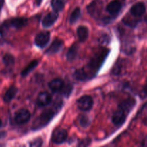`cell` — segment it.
<instances>
[{
	"instance_id": "obj_1",
	"label": "cell",
	"mask_w": 147,
	"mask_h": 147,
	"mask_svg": "<svg viewBox=\"0 0 147 147\" xmlns=\"http://www.w3.org/2000/svg\"><path fill=\"white\" fill-rule=\"evenodd\" d=\"M60 108H61V106L59 105L56 107L45 110L34 121L32 126V130H39V129L47 126L51 121L52 119L54 118V116L57 114V109H60Z\"/></svg>"
},
{
	"instance_id": "obj_2",
	"label": "cell",
	"mask_w": 147,
	"mask_h": 147,
	"mask_svg": "<svg viewBox=\"0 0 147 147\" xmlns=\"http://www.w3.org/2000/svg\"><path fill=\"white\" fill-rule=\"evenodd\" d=\"M77 105L80 110L83 111H87L90 110L93 107V98L89 96H83L78 100Z\"/></svg>"
},
{
	"instance_id": "obj_3",
	"label": "cell",
	"mask_w": 147,
	"mask_h": 147,
	"mask_svg": "<svg viewBox=\"0 0 147 147\" xmlns=\"http://www.w3.org/2000/svg\"><path fill=\"white\" fill-rule=\"evenodd\" d=\"M67 138V133L65 129H55L52 134V142L56 144L64 143Z\"/></svg>"
},
{
	"instance_id": "obj_4",
	"label": "cell",
	"mask_w": 147,
	"mask_h": 147,
	"mask_svg": "<svg viewBox=\"0 0 147 147\" xmlns=\"http://www.w3.org/2000/svg\"><path fill=\"white\" fill-rule=\"evenodd\" d=\"M128 113H126L124 110L119 107V109L115 111L112 116V121L116 126H121L126 121V116H127Z\"/></svg>"
},
{
	"instance_id": "obj_5",
	"label": "cell",
	"mask_w": 147,
	"mask_h": 147,
	"mask_svg": "<svg viewBox=\"0 0 147 147\" xmlns=\"http://www.w3.org/2000/svg\"><path fill=\"white\" fill-rule=\"evenodd\" d=\"M30 111L27 109H20L17 113H15V116H14V120L15 122L18 124H24V123H27L30 119Z\"/></svg>"
},
{
	"instance_id": "obj_6",
	"label": "cell",
	"mask_w": 147,
	"mask_h": 147,
	"mask_svg": "<svg viewBox=\"0 0 147 147\" xmlns=\"http://www.w3.org/2000/svg\"><path fill=\"white\" fill-rule=\"evenodd\" d=\"M103 8V3L100 0H94L88 7V11L91 16L98 17L100 16Z\"/></svg>"
},
{
	"instance_id": "obj_7",
	"label": "cell",
	"mask_w": 147,
	"mask_h": 147,
	"mask_svg": "<svg viewBox=\"0 0 147 147\" xmlns=\"http://www.w3.org/2000/svg\"><path fill=\"white\" fill-rule=\"evenodd\" d=\"M106 55H107V51L106 50H103L100 54L94 56L91 60V61L90 62V64H89L90 67H91L92 69H94V70L99 68L100 66L101 65L103 61L105 60L106 56H107Z\"/></svg>"
},
{
	"instance_id": "obj_8",
	"label": "cell",
	"mask_w": 147,
	"mask_h": 147,
	"mask_svg": "<svg viewBox=\"0 0 147 147\" xmlns=\"http://www.w3.org/2000/svg\"><path fill=\"white\" fill-rule=\"evenodd\" d=\"M50 37V34L49 32H42L36 36L35 40H34L36 45L42 48L49 42Z\"/></svg>"
},
{
	"instance_id": "obj_9",
	"label": "cell",
	"mask_w": 147,
	"mask_h": 147,
	"mask_svg": "<svg viewBox=\"0 0 147 147\" xmlns=\"http://www.w3.org/2000/svg\"><path fill=\"white\" fill-rule=\"evenodd\" d=\"M63 46V42L61 40H59V39H56L54 41L52 42L51 45L47 49V50L45 51V54L49 55H54L55 53H58L60 50L62 49Z\"/></svg>"
},
{
	"instance_id": "obj_10",
	"label": "cell",
	"mask_w": 147,
	"mask_h": 147,
	"mask_svg": "<svg viewBox=\"0 0 147 147\" xmlns=\"http://www.w3.org/2000/svg\"><path fill=\"white\" fill-rule=\"evenodd\" d=\"M57 18H58V14L56 11L49 13L43 18L42 22V26L44 27H50L57 21Z\"/></svg>"
},
{
	"instance_id": "obj_11",
	"label": "cell",
	"mask_w": 147,
	"mask_h": 147,
	"mask_svg": "<svg viewBox=\"0 0 147 147\" xmlns=\"http://www.w3.org/2000/svg\"><path fill=\"white\" fill-rule=\"evenodd\" d=\"M52 101V96L47 92H42L37 97V103L40 107H44L50 104Z\"/></svg>"
},
{
	"instance_id": "obj_12",
	"label": "cell",
	"mask_w": 147,
	"mask_h": 147,
	"mask_svg": "<svg viewBox=\"0 0 147 147\" xmlns=\"http://www.w3.org/2000/svg\"><path fill=\"white\" fill-rule=\"evenodd\" d=\"M131 14L133 16L136 17H141L144 14L146 11V7L144 3L142 2H138L135 4L133 7L131 8Z\"/></svg>"
},
{
	"instance_id": "obj_13",
	"label": "cell",
	"mask_w": 147,
	"mask_h": 147,
	"mask_svg": "<svg viewBox=\"0 0 147 147\" xmlns=\"http://www.w3.org/2000/svg\"><path fill=\"white\" fill-rule=\"evenodd\" d=\"M48 86L52 91L54 92V93H58V92L61 91L63 88L64 87L65 83L62 79L56 78L51 80L49 83Z\"/></svg>"
},
{
	"instance_id": "obj_14",
	"label": "cell",
	"mask_w": 147,
	"mask_h": 147,
	"mask_svg": "<svg viewBox=\"0 0 147 147\" xmlns=\"http://www.w3.org/2000/svg\"><path fill=\"white\" fill-rule=\"evenodd\" d=\"M121 3L119 0H113L111 1L107 6V11L111 15H116L121 9Z\"/></svg>"
},
{
	"instance_id": "obj_15",
	"label": "cell",
	"mask_w": 147,
	"mask_h": 147,
	"mask_svg": "<svg viewBox=\"0 0 147 147\" xmlns=\"http://www.w3.org/2000/svg\"><path fill=\"white\" fill-rule=\"evenodd\" d=\"M28 23V20L24 17H15L9 22V24L16 29H20L25 27Z\"/></svg>"
},
{
	"instance_id": "obj_16",
	"label": "cell",
	"mask_w": 147,
	"mask_h": 147,
	"mask_svg": "<svg viewBox=\"0 0 147 147\" xmlns=\"http://www.w3.org/2000/svg\"><path fill=\"white\" fill-rule=\"evenodd\" d=\"M136 104V101L134 98H128L120 103L119 107L124 110L126 113H129L133 109Z\"/></svg>"
},
{
	"instance_id": "obj_17",
	"label": "cell",
	"mask_w": 147,
	"mask_h": 147,
	"mask_svg": "<svg viewBox=\"0 0 147 147\" xmlns=\"http://www.w3.org/2000/svg\"><path fill=\"white\" fill-rule=\"evenodd\" d=\"M77 34L78 37L79 41L81 42H85L87 40L88 37V29L86 26H80L77 29Z\"/></svg>"
},
{
	"instance_id": "obj_18",
	"label": "cell",
	"mask_w": 147,
	"mask_h": 147,
	"mask_svg": "<svg viewBox=\"0 0 147 147\" xmlns=\"http://www.w3.org/2000/svg\"><path fill=\"white\" fill-rule=\"evenodd\" d=\"M17 93V89L15 86H11L8 90H7V92L5 93L4 96V100L7 103L11 101L14 97H15L16 94Z\"/></svg>"
},
{
	"instance_id": "obj_19",
	"label": "cell",
	"mask_w": 147,
	"mask_h": 147,
	"mask_svg": "<svg viewBox=\"0 0 147 147\" xmlns=\"http://www.w3.org/2000/svg\"><path fill=\"white\" fill-rule=\"evenodd\" d=\"M78 51V45L74 44L70 47L69 50L66 54V57L68 61H73L77 57Z\"/></svg>"
},
{
	"instance_id": "obj_20",
	"label": "cell",
	"mask_w": 147,
	"mask_h": 147,
	"mask_svg": "<svg viewBox=\"0 0 147 147\" xmlns=\"http://www.w3.org/2000/svg\"><path fill=\"white\" fill-rule=\"evenodd\" d=\"M38 63H39L37 60H32V61L31 63H30V64H29L28 65H27V67H26L25 68H24V70L22 71L21 76H22V77H26L27 76H28V75L30 74V73H31V72L32 71V70H34L36 67H37V65H38Z\"/></svg>"
},
{
	"instance_id": "obj_21",
	"label": "cell",
	"mask_w": 147,
	"mask_h": 147,
	"mask_svg": "<svg viewBox=\"0 0 147 147\" xmlns=\"http://www.w3.org/2000/svg\"><path fill=\"white\" fill-rule=\"evenodd\" d=\"M74 77L76 80L80 81H84L88 78V75L85 71L84 69H78L74 73Z\"/></svg>"
},
{
	"instance_id": "obj_22",
	"label": "cell",
	"mask_w": 147,
	"mask_h": 147,
	"mask_svg": "<svg viewBox=\"0 0 147 147\" xmlns=\"http://www.w3.org/2000/svg\"><path fill=\"white\" fill-rule=\"evenodd\" d=\"M51 5L53 10L56 12L62 11L64 8L65 0H52Z\"/></svg>"
},
{
	"instance_id": "obj_23",
	"label": "cell",
	"mask_w": 147,
	"mask_h": 147,
	"mask_svg": "<svg viewBox=\"0 0 147 147\" xmlns=\"http://www.w3.org/2000/svg\"><path fill=\"white\" fill-rule=\"evenodd\" d=\"M3 62L7 67H11L14 65V57L10 54H6L3 57Z\"/></svg>"
},
{
	"instance_id": "obj_24",
	"label": "cell",
	"mask_w": 147,
	"mask_h": 147,
	"mask_svg": "<svg viewBox=\"0 0 147 147\" xmlns=\"http://www.w3.org/2000/svg\"><path fill=\"white\" fill-rule=\"evenodd\" d=\"M80 9L77 7L74 9V11L72 12L71 15L70 17V22L71 24H73V23L76 22L78 21L79 18H80Z\"/></svg>"
},
{
	"instance_id": "obj_25",
	"label": "cell",
	"mask_w": 147,
	"mask_h": 147,
	"mask_svg": "<svg viewBox=\"0 0 147 147\" xmlns=\"http://www.w3.org/2000/svg\"><path fill=\"white\" fill-rule=\"evenodd\" d=\"M79 123H80V125L83 128H86L90 125V121L89 119V118L86 116H81L79 119Z\"/></svg>"
},
{
	"instance_id": "obj_26",
	"label": "cell",
	"mask_w": 147,
	"mask_h": 147,
	"mask_svg": "<svg viewBox=\"0 0 147 147\" xmlns=\"http://www.w3.org/2000/svg\"><path fill=\"white\" fill-rule=\"evenodd\" d=\"M72 90H73V87H72L71 85L68 84L67 85V86L65 85L64 87L63 88V89H62L61 91H60V93H61L63 96H65V97H68V96H70V93H71Z\"/></svg>"
},
{
	"instance_id": "obj_27",
	"label": "cell",
	"mask_w": 147,
	"mask_h": 147,
	"mask_svg": "<svg viewBox=\"0 0 147 147\" xmlns=\"http://www.w3.org/2000/svg\"><path fill=\"white\" fill-rule=\"evenodd\" d=\"M42 143L43 141L41 138H37V139H34V140L30 142V146L33 147H40L42 145Z\"/></svg>"
},
{
	"instance_id": "obj_28",
	"label": "cell",
	"mask_w": 147,
	"mask_h": 147,
	"mask_svg": "<svg viewBox=\"0 0 147 147\" xmlns=\"http://www.w3.org/2000/svg\"><path fill=\"white\" fill-rule=\"evenodd\" d=\"M90 143H91V140H90V139H83V140H81L80 142H79L78 146H88Z\"/></svg>"
},
{
	"instance_id": "obj_29",
	"label": "cell",
	"mask_w": 147,
	"mask_h": 147,
	"mask_svg": "<svg viewBox=\"0 0 147 147\" xmlns=\"http://www.w3.org/2000/svg\"><path fill=\"white\" fill-rule=\"evenodd\" d=\"M143 93H144V95L145 96H146V97H147V83L146 85H145L144 86Z\"/></svg>"
},
{
	"instance_id": "obj_30",
	"label": "cell",
	"mask_w": 147,
	"mask_h": 147,
	"mask_svg": "<svg viewBox=\"0 0 147 147\" xmlns=\"http://www.w3.org/2000/svg\"><path fill=\"white\" fill-rule=\"evenodd\" d=\"M6 135H7V133H6V132H4V131L0 132V139H4V138L6 136Z\"/></svg>"
},
{
	"instance_id": "obj_31",
	"label": "cell",
	"mask_w": 147,
	"mask_h": 147,
	"mask_svg": "<svg viewBox=\"0 0 147 147\" xmlns=\"http://www.w3.org/2000/svg\"><path fill=\"white\" fill-rule=\"evenodd\" d=\"M4 0H0V10L3 7V4H4Z\"/></svg>"
},
{
	"instance_id": "obj_32",
	"label": "cell",
	"mask_w": 147,
	"mask_h": 147,
	"mask_svg": "<svg viewBox=\"0 0 147 147\" xmlns=\"http://www.w3.org/2000/svg\"><path fill=\"white\" fill-rule=\"evenodd\" d=\"M42 1V0H36V4H37V5L40 6V4H41Z\"/></svg>"
},
{
	"instance_id": "obj_33",
	"label": "cell",
	"mask_w": 147,
	"mask_h": 147,
	"mask_svg": "<svg viewBox=\"0 0 147 147\" xmlns=\"http://www.w3.org/2000/svg\"><path fill=\"white\" fill-rule=\"evenodd\" d=\"M1 125H2V123H1V121L0 120V127H1Z\"/></svg>"
}]
</instances>
